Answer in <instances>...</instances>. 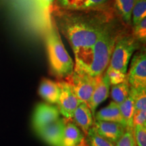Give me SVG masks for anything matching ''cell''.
Wrapping results in <instances>:
<instances>
[{"instance_id": "cell-16", "label": "cell", "mask_w": 146, "mask_h": 146, "mask_svg": "<svg viewBox=\"0 0 146 146\" xmlns=\"http://www.w3.org/2000/svg\"><path fill=\"white\" fill-rule=\"evenodd\" d=\"M85 135L71 119L67 120L60 146H76L85 139Z\"/></svg>"}, {"instance_id": "cell-18", "label": "cell", "mask_w": 146, "mask_h": 146, "mask_svg": "<svg viewBox=\"0 0 146 146\" xmlns=\"http://www.w3.org/2000/svg\"><path fill=\"white\" fill-rule=\"evenodd\" d=\"M119 108L122 116L125 120L127 129L133 128V117L135 114L134 98L129 91V94L126 100L120 104Z\"/></svg>"}, {"instance_id": "cell-28", "label": "cell", "mask_w": 146, "mask_h": 146, "mask_svg": "<svg viewBox=\"0 0 146 146\" xmlns=\"http://www.w3.org/2000/svg\"><path fill=\"white\" fill-rule=\"evenodd\" d=\"M76 146H88V145H87V144L86 143V141H85V140L84 139L81 142V143L78 144V145H76Z\"/></svg>"}, {"instance_id": "cell-27", "label": "cell", "mask_w": 146, "mask_h": 146, "mask_svg": "<svg viewBox=\"0 0 146 146\" xmlns=\"http://www.w3.org/2000/svg\"><path fill=\"white\" fill-rule=\"evenodd\" d=\"M135 125L146 126V109L135 112L133 117V127Z\"/></svg>"}, {"instance_id": "cell-12", "label": "cell", "mask_w": 146, "mask_h": 146, "mask_svg": "<svg viewBox=\"0 0 146 146\" xmlns=\"http://www.w3.org/2000/svg\"><path fill=\"white\" fill-rule=\"evenodd\" d=\"M110 89V83L108 77L104 72L98 78L96 88L91 95L90 100L87 104L92 112L94 118L97 108L100 104L108 98Z\"/></svg>"}, {"instance_id": "cell-2", "label": "cell", "mask_w": 146, "mask_h": 146, "mask_svg": "<svg viewBox=\"0 0 146 146\" xmlns=\"http://www.w3.org/2000/svg\"><path fill=\"white\" fill-rule=\"evenodd\" d=\"M45 36L51 70L58 79L64 80L72 74L74 63L66 50L53 16Z\"/></svg>"}, {"instance_id": "cell-26", "label": "cell", "mask_w": 146, "mask_h": 146, "mask_svg": "<svg viewBox=\"0 0 146 146\" xmlns=\"http://www.w3.org/2000/svg\"><path fill=\"white\" fill-rule=\"evenodd\" d=\"M133 133L137 146H146V126L135 125Z\"/></svg>"}, {"instance_id": "cell-13", "label": "cell", "mask_w": 146, "mask_h": 146, "mask_svg": "<svg viewBox=\"0 0 146 146\" xmlns=\"http://www.w3.org/2000/svg\"><path fill=\"white\" fill-rule=\"evenodd\" d=\"M71 120L86 135L89 129L93 127L94 118L89 106L85 102H81L76 108Z\"/></svg>"}, {"instance_id": "cell-11", "label": "cell", "mask_w": 146, "mask_h": 146, "mask_svg": "<svg viewBox=\"0 0 146 146\" xmlns=\"http://www.w3.org/2000/svg\"><path fill=\"white\" fill-rule=\"evenodd\" d=\"M93 127L100 135L114 144L117 143L126 131L123 125L114 122L94 120Z\"/></svg>"}, {"instance_id": "cell-15", "label": "cell", "mask_w": 146, "mask_h": 146, "mask_svg": "<svg viewBox=\"0 0 146 146\" xmlns=\"http://www.w3.org/2000/svg\"><path fill=\"white\" fill-rule=\"evenodd\" d=\"M39 96L50 104H57L60 96V89L58 82L49 78L42 79L39 87Z\"/></svg>"}, {"instance_id": "cell-21", "label": "cell", "mask_w": 146, "mask_h": 146, "mask_svg": "<svg viewBox=\"0 0 146 146\" xmlns=\"http://www.w3.org/2000/svg\"><path fill=\"white\" fill-rule=\"evenodd\" d=\"M85 140L88 146H115V144L100 135L94 127L90 128L87 131Z\"/></svg>"}, {"instance_id": "cell-10", "label": "cell", "mask_w": 146, "mask_h": 146, "mask_svg": "<svg viewBox=\"0 0 146 146\" xmlns=\"http://www.w3.org/2000/svg\"><path fill=\"white\" fill-rule=\"evenodd\" d=\"M67 118H60L37 133L38 135L50 146H60Z\"/></svg>"}, {"instance_id": "cell-19", "label": "cell", "mask_w": 146, "mask_h": 146, "mask_svg": "<svg viewBox=\"0 0 146 146\" xmlns=\"http://www.w3.org/2000/svg\"><path fill=\"white\" fill-rule=\"evenodd\" d=\"M118 12L126 24L131 23V16L133 6L136 0H114Z\"/></svg>"}, {"instance_id": "cell-6", "label": "cell", "mask_w": 146, "mask_h": 146, "mask_svg": "<svg viewBox=\"0 0 146 146\" xmlns=\"http://www.w3.org/2000/svg\"><path fill=\"white\" fill-rule=\"evenodd\" d=\"M99 77L92 76L85 71L74 69L72 74L64 80L70 84L78 99L88 104Z\"/></svg>"}, {"instance_id": "cell-23", "label": "cell", "mask_w": 146, "mask_h": 146, "mask_svg": "<svg viewBox=\"0 0 146 146\" xmlns=\"http://www.w3.org/2000/svg\"><path fill=\"white\" fill-rule=\"evenodd\" d=\"M105 73L108 77L110 85H117L127 80V74L120 72L117 70L108 68V67L105 71Z\"/></svg>"}, {"instance_id": "cell-17", "label": "cell", "mask_w": 146, "mask_h": 146, "mask_svg": "<svg viewBox=\"0 0 146 146\" xmlns=\"http://www.w3.org/2000/svg\"><path fill=\"white\" fill-rule=\"evenodd\" d=\"M109 0H58L62 8L68 10H87L100 8Z\"/></svg>"}, {"instance_id": "cell-20", "label": "cell", "mask_w": 146, "mask_h": 146, "mask_svg": "<svg viewBox=\"0 0 146 146\" xmlns=\"http://www.w3.org/2000/svg\"><path fill=\"white\" fill-rule=\"evenodd\" d=\"M130 87L127 81L117 85H112L111 88V98L115 103L120 104L123 102L129 94Z\"/></svg>"}, {"instance_id": "cell-24", "label": "cell", "mask_w": 146, "mask_h": 146, "mask_svg": "<svg viewBox=\"0 0 146 146\" xmlns=\"http://www.w3.org/2000/svg\"><path fill=\"white\" fill-rule=\"evenodd\" d=\"M133 26V36L137 41L145 43L146 40V18Z\"/></svg>"}, {"instance_id": "cell-14", "label": "cell", "mask_w": 146, "mask_h": 146, "mask_svg": "<svg viewBox=\"0 0 146 146\" xmlns=\"http://www.w3.org/2000/svg\"><path fill=\"white\" fill-rule=\"evenodd\" d=\"M94 120L120 123L127 129L126 123L120 111L119 105L113 101L111 102L107 106L103 108L98 112L95 113Z\"/></svg>"}, {"instance_id": "cell-22", "label": "cell", "mask_w": 146, "mask_h": 146, "mask_svg": "<svg viewBox=\"0 0 146 146\" xmlns=\"http://www.w3.org/2000/svg\"><path fill=\"white\" fill-rule=\"evenodd\" d=\"M145 18H146V0H136L131 16L133 25H136Z\"/></svg>"}, {"instance_id": "cell-4", "label": "cell", "mask_w": 146, "mask_h": 146, "mask_svg": "<svg viewBox=\"0 0 146 146\" xmlns=\"http://www.w3.org/2000/svg\"><path fill=\"white\" fill-rule=\"evenodd\" d=\"M10 5L16 13L24 14L26 18L31 13L37 16L38 24L42 34L45 33L52 22V6L54 0H8ZM30 16L27 20H29Z\"/></svg>"}, {"instance_id": "cell-25", "label": "cell", "mask_w": 146, "mask_h": 146, "mask_svg": "<svg viewBox=\"0 0 146 146\" xmlns=\"http://www.w3.org/2000/svg\"><path fill=\"white\" fill-rule=\"evenodd\" d=\"M115 146H137L133 129H126L123 135L115 144Z\"/></svg>"}, {"instance_id": "cell-9", "label": "cell", "mask_w": 146, "mask_h": 146, "mask_svg": "<svg viewBox=\"0 0 146 146\" xmlns=\"http://www.w3.org/2000/svg\"><path fill=\"white\" fill-rule=\"evenodd\" d=\"M60 116L57 106L39 103L36 106L33 114L32 124L34 130L37 133L43 128L60 118Z\"/></svg>"}, {"instance_id": "cell-8", "label": "cell", "mask_w": 146, "mask_h": 146, "mask_svg": "<svg viewBox=\"0 0 146 146\" xmlns=\"http://www.w3.org/2000/svg\"><path fill=\"white\" fill-rule=\"evenodd\" d=\"M127 82L131 89L146 88V55L139 52L133 56L130 68L127 72Z\"/></svg>"}, {"instance_id": "cell-1", "label": "cell", "mask_w": 146, "mask_h": 146, "mask_svg": "<svg viewBox=\"0 0 146 146\" xmlns=\"http://www.w3.org/2000/svg\"><path fill=\"white\" fill-rule=\"evenodd\" d=\"M60 16L58 21L55 22L58 29L69 41L74 52V68L87 72L92 62L93 46L105 25L94 18L78 14Z\"/></svg>"}, {"instance_id": "cell-5", "label": "cell", "mask_w": 146, "mask_h": 146, "mask_svg": "<svg viewBox=\"0 0 146 146\" xmlns=\"http://www.w3.org/2000/svg\"><path fill=\"white\" fill-rule=\"evenodd\" d=\"M137 47V42L133 35H118L108 67L127 74L129 61Z\"/></svg>"}, {"instance_id": "cell-7", "label": "cell", "mask_w": 146, "mask_h": 146, "mask_svg": "<svg viewBox=\"0 0 146 146\" xmlns=\"http://www.w3.org/2000/svg\"><path fill=\"white\" fill-rule=\"evenodd\" d=\"M60 89V96L57 107L60 114L67 119H71L78 106L81 103L73 91L72 87L65 80L58 81Z\"/></svg>"}, {"instance_id": "cell-3", "label": "cell", "mask_w": 146, "mask_h": 146, "mask_svg": "<svg viewBox=\"0 0 146 146\" xmlns=\"http://www.w3.org/2000/svg\"><path fill=\"white\" fill-rule=\"evenodd\" d=\"M119 35L106 25L93 46V60L87 73L94 77L102 76L108 66L111 56Z\"/></svg>"}]
</instances>
